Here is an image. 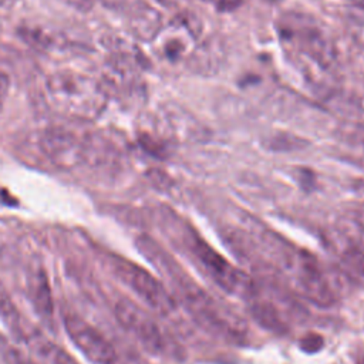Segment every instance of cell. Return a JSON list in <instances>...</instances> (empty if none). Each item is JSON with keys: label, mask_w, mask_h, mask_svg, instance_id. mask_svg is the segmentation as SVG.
I'll return each instance as SVG.
<instances>
[{"label": "cell", "mask_w": 364, "mask_h": 364, "mask_svg": "<svg viewBox=\"0 0 364 364\" xmlns=\"http://www.w3.org/2000/svg\"><path fill=\"white\" fill-rule=\"evenodd\" d=\"M358 188H360V191H361V192H363V193H364V181H363V182H360V183H358Z\"/></svg>", "instance_id": "7402d4cb"}, {"label": "cell", "mask_w": 364, "mask_h": 364, "mask_svg": "<svg viewBox=\"0 0 364 364\" xmlns=\"http://www.w3.org/2000/svg\"><path fill=\"white\" fill-rule=\"evenodd\" d=\"M115 316L119 324L131 333L136 341L154 355H165L172 350V343L158 321L141 306L129 299L115 303Z\"/></svg>", "instance_id": "5b68a950"}, {"label": "cell", "mask_w": 364, "mask_h": 364, "mask_svg": "<svg viewBox=\"0 0 364 364\" xmlns=\"http://www.w3.org/2000/svg\"><path fill=\"white\" fill-rule=\"evenodd\" d=\"M109 263L114 274L148 307L159 314H169L175 310L173 296L164 283L148 270L121 257H114Z\"/></svg>", "instance_id": "277c9868"}, {"label": "cell", "mask_w": 364, "mask_h": 364, "mask_svg": "<svg viewBox=\"0 0 364 364\" xmlns=\"http://www.w3.org/2000/svg\"><path fill=\"white\" fill-rule=\"evenodd\" d=\"M0 320L3 324L9 328V331L14 336H21V320H20V313L9 296L7 290L1 286L0 283Z\"/></svg>", "instance_id": "5bb4252c"}, {"label": "cell", "mask_w": 364, "mask_h": 364, "mask_svg": "<svg viewBox=\"0 0 364 364\" xmlns=\"http://www.w3.org/2000/svg\"><path fill=\"white\" fill-rule=\"evenodd\" d=\"M129 21L132 33L144 40L155 37L159 30V14L149 7H145V4L131 13Z\"/></svg>", "instance_id": "4fadbf2b"}, {"label": "cell", "mask_w": 364, "mask_h": 364, "mask_svg": "<svg viewBox=\"0 0 364 364\" xmlns=\"http://www.w3.org/2000/svg\"><path fill=\"white\" fill-rule=\"evenodd\" d=\"M61 1L78 11H88L90 9H92V0H61Z\"/></svg>", "instance_id": "ffe728a7"}, {"label": "cell", "mask_w": 364, "mask_h": 364, "mask_svg": "<svg viewBox=\"0 0 364 364\" xmlns=\"http://www.w3.org/2000/svg\"><path fill=\"white\" fill-rule=\"evenodd\" d=\"M9 88H10V80H9L7 74L0 73V111L3 108V104H4L6 98H7Z\"/></svg>", "instance_id": "d6986e66"}, {"label": "cell", "mask_w": 364, "mask_h": 364, "mask_svg": "<svg viewBox=\"0 0 364 364\" xmlns=\"http://www.w3.org/2000/svg\"><path fill=\"white\" fill-rule=\"evenodd\" d=\"M155 1L162 6H166V7H173L175 4H178L179 0H155Z\"/></svg>", "instance_id": "44dd1931"}, {"label": "cell", "mask_w": 364, "mask_h": 364, "mask_svg": "<svg viewBox=\"0 0 364 364\" xmlns=\"http://www.w3.org/2000/svg\"><path fill=\"white\" fill-rule=\"evenodd\" d=\"M41 154L60 169H73L85 161V142L63 128L46 129L38 138Z\"/></svg>", "instance_id": "ba28073f"}, {"label": "cell", "mask_w": 364, "mask_h": 364, "mask_svg": "<svg viewBox=\"0 0 364 364\" xmlns=\"http://www.w3.org/2000/svg\"><path fill=\"white\" fill-rule=\"evenodd\" d=\"M136 246L171 284L178 300L202 327L232 340H242L247 334V324L243 317L212 297L155 240L142 235L136 239Z\"/></svg>", "instance_id": "6da1fadb"}, {"label": "cell", "mask_w": 364, "mask_h": 364, "mask_svg": "<svg viewBox=\"0 0 364 364\" xmlns=\"http://www.w3.org/2000/svg\"><path fill=\"white\" fill-rule=\"evenodd\" d=\"M340 267L350 280L364 284V247L347 237L340 253Z\"/></svg>", "instance_id": "30bf717a"}, {"label": "cell", "mask_w": 364, "mask_h": 364, "mask_svg": "<svg viewBox=\"0 0 364 364\" xmlns=\"http://www.w3.org/2000/svg\"><path fill=\"white\" fill-rule=\"evenodd\" d=\"M1 1H4V3H9V1H13V0H0V3H1Z\"/></svg>", "instance_id": "603a6c76"}, {"label": "cell", "mask_w": 364, "mask_h": 364, "mask_svg": "<svg viewBox=\"0 0 364 364\" xmlns=\"http://www.w3.org/2000/svg\"><path fill=\"white\" fill-rule=\"evenodd\" d=\"M300 348L303 350V351H306V353H317V351H320L321 348H323V346H324V341H323V338L318 336V334H316V333H310V334H307V336H304L301 340H300Z\"/></svg>", "instance_id": "ac0fdd59"}, {"label": "cell", "mask_w": 364, "mask_h": 364, "mask_svg": "<svg viewBox=\"0 0 364 364\" xmlns=\"http://www.w3.org/2000/svg\"><path fill=\"white\" fill-rule=\"evenodd\" d=\"M294 23L287 21L282 30V37L297 50L299 54L313 61L321 68H328L334 61V48L324 31L313 24L304 23L300 17H293Z\"/></svg>", "instance_id": "8992f818"}, {"label": "cell", "mask_w": 364, "mask_h": 364, "mask_svg": "<svg viewBox=\"0 0 364 364\" xmlns=\"http://www.w3.org/2000/svg\"><path fill=\"white\" fill-rule=\"evenodd\" d=\"M185 243L199 269L206 273L210 280L222 290L239 297H255L256 287L253 280L243 270L229 263L202 237L196 235H188Z\"/></svg>", "instance_id": "3957f363"}, {"label": "cell", "mask_w": 364, "mask_h": 364, "mask_svg": "<svg viewBox=\"0 0 364 364\" xmlns=\"http://www.w3.org/2000/svg\"><path fill=\"white\" fill-rule=\"evenodd\" d=\"M46 91L57 112L81 121L98 118L108 101V92L102 82L71 70L53 73L47 78Z\"/></svg>", "instance_id": "7a4b0ae2"}, {"label": "cell", "mask_w": 364, "mask_h": 364, "mask_svg": "<svg viewBox=\"0 0 364 364\" xmlns=\"http://www.w3.org/2000/svg\"><path fill=\"white\" fill-rule=\"evenodd\" d=\"M37 351L48 364H74V361L65 354V351L48 343L47 340L38 343Z\"/></svg>", "instance_id": "2e32d148"}, {"label": "cell", "mask_w": 364, "mask_h": 364, "mask_svg": "<svg viewBox=\"0 0 364 364\" xmlns=\"http://www.w3.org/2000/svg\"><path fill=\"white\" fill-rule=\"evenodd\" d=\"M346 222L350 226L347 237L364 247V205H357L347 210Z\"/></svg>", "instance_id": "9a60e30c"}, {"label": "cell", "mask_w": 364, "mask_h": 364, "mask_svg": "<svg viewBox=\"0 0 364 364\" xmlns=\"http://www.w3.org/2000/svg\"><path fill=\"white\" fill-rule=\"evenodd\" d=\"M64 328L73 344L92 364H122L112 344L88 321L75 316H64Z\"/></svg>", "instance_id": "52a82bcc"}, {"label": "cell", "mask_w": 364, "mask_h": 364, "mask_svg": "<svg viewBox=\"0 0 364 364\" xmlns=\"http://www.w3.org/2000/svg\"><path fill=\"white\" fill-rule=\"evenodd\" d=\"M3 358L6 364H37L28 355L21 353L14 347H4L3 348Z\"/></svg>", "instance_id": "e0dca14e"}, {"label": "cell", "mask_w": 364, "mask_h": 364, "mask_svg": "<svg viewBox=\"0 0 364 364\" xmlns=\"http://www.w3.org/2000/svg\"><path fill=\"white\" fill-rule=\"evenodd\" d=\"M28 297L31 300L33 309L41 317V320L51 326L54 317V304L51 297L50 284L47 276L43 270L33 272L28 279Z\"/></svg>", "instance_id": "9c48e42d"}, {"label": "cell", "mask_w": 364, "mask_h": 364, "mask_svg": "<svg viewBox=\"0 0 364 364\" xmlns=\"http://www.w3.org/2000/svg\"><path fill=\"white\" fill-rule=\"evenodd\" d=\"M250 313L252 316L256 318V321L270 330V331H274L277 334H283L286 333V323L282 320L277 309L270 303V301H266V300H260L257 299V296H255L250 301Z\"/></svg>", "instance_id": "7c38bea8"}, {"label": "cell", "mask_w": 364, "mask_h": 364, "mask_svg": "<svg viewBox=\"0 0 364 364\" xmlns=\"http://www.w3.org/2000/svg\"><path fill=\"white\" fill-rule=\"evenodd\" d=\"M172 30L175 33L169 34L162 44V54L168 60H179L188 51L189 43L196 36V31L192 28L189 21H182Z\"/></svg>", "instance_id": "8fae6325"}]
</instances>
